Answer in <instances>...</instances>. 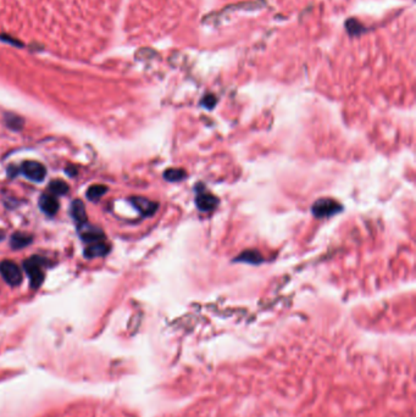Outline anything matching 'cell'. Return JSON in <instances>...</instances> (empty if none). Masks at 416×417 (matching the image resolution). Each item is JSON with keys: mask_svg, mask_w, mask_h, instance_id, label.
Wrapping results in <instances>:
<instances>
[{"mask_svg": "<svg viewBox=\"0 0 416 417\" xmlns=\"http://www.w3.org/2000/svg\"><path fill=\"white\" fill-rule=\"evenodd\" d=\"M44 260L39 256H32L23 262L24 271L29 277V286L32 289H37L42 286L44 281L43 271Z\"/></svg>", "mask_w": 416, "mask_h": 417, "instance_id": "cell-1", "label": "cell"}, {"mask_svg": "<svg viewBox=\"0 0 416 417\" xmlns=\"http://www.w3.org/2000/svg\"><path fill=\"white\" fill-rule=\"evenodd\" d=\"M194 189L195 205H197L198 210L203 211V212H210V211L215 210V208L219 207V198L215 197L212 193H210L203 183H198Z\"/></svg>", "mask_w": 416, "mask_h": 417, "instance_id": "cell-2", "label": "cell"}, {"mask_svg": "<svg viewBox=\"0 0 416 417\" xmlns=\"http://www.w3.org/2000/svg\"><path fill=\"white\" fill-rule=\"evenodd\" d=\"M343 210L342 204L331 198H321L312 204V212L316 218L332 217Z\"/></svg>", "mask_w": 416, "mask_h": 417, "instance_id": "cell-3", "label": "cell"}, {"mask_svg": "<svg viewBox=\"0 0 416 417\" xmlns=\"http://www.w3.org/2000/svg\"><path fill=\"white\" fill-rule=\"evenodd\" d=\"M0 274L4 278V281L12 287L19 286L22 282L21 270L15 262L9 261V260H4V261L0 262Z\"/></svg>", "mask_w": 416, "mask_h": 417, "instance_id": "cell-4", "label": "cell"}, {"mask_svg": "<svg viewBox=\"0 0 416 417\" xmlns=\"http://www.w3.org/2000/svg\"><path fill=\"white\" fill-rule=\"evenodd\" d=\"M21 172L33 182H42L46 176V168L37 161H24L21 165Z\"/></svg>", "mask_w": 416, "mask_h": 417, "instance_id": "cell-5", "label": "cell"}, {"mask_svg": "<svg viewBox=\"0 0 416 417\" xmlns=\"http://www.w3.org/2000/svg\"><path fill=\"white\" fill-rule=\"evenodd\" d=\"M78 234L82 238L84 242H90V243H97L102 242L105 238L104 233L97 226H93L90 223H88V221L85 222L80 223L78 225Z\"/></svg>", "mask_w": 416, "mask_h": 417, "instance_id": "cell-6", "label": "cell"}, {"mask_svg": "<svg viewBox=\"0 0 416 417\" xmlns=\"http://www.w3.org/2000/svg\"><path fill=\"white\" fill-rule=\"evenodd\" d=\"M131 204L133 205L139 212L143 216H151L156 212L158 210L159 204L155 202H151V200L146 199V198L142 197H133L129 199Z\"/></svg>", "mask_w": 416, "mask_h": 417, "instance_id": "cell-7", "label": "cell"}, {"mask_svg": "<svg viewBox=\"0 0 416 417\" xmlns=\"http://www.w3.org/2000/svg\"><path fill=\"white\" fill-rule=\"evenodd\" d=\"M39 208L44 213L49 216H54L59 210V202L55 197L50 194H42L39 198Z\"/></svg>", "mask_w": 416, "mask_h": 417, "instance_id": "cell-8", "label": "cell"}, {"mask_svg": "<svg viewBox=\"0 0 416 417\" xmlns=\"http://www.w3.org/2000/svg\"><path fill=\"white\" fill-rule=\"evenodd\" d=\"M110 251V247L103 242H97L90 244L84 249V256L87 259H95V257H103Z\"/></svg>", "mask_w": 416, "mask_h": 417, "instance_id": "cell-9", "label": "cell"}, {"mask_svg": "<svg viewBox=\"0 0 416 417\" xmlns=\"http://www.w3.org/2000/svg\"><path fill=\"white\" fill-rule=\"evenodd\" d=\"M234 261H241L246 262V264L250 265H259L261 262H264V257L258 250H246L242 254H239L238 256L234 259Z\"/></svg>", "mask_w": 416, "mask_h": 417, "instance_id": "cell-10", "label": "cell"}, {"mask_svg": "<svg viewBox=\"0 0 416 417\" xmlns=\"http://www.w3.org/2000/svg\"><path fill=\"white\" fill-rule=\"evenodd\" d=\"M71 216L78 223H83L87 221V212L82 200H73L71 204Z\"/></svg>", "mask_w": 416, "mask_h": 417, "instance_id": "cell-11", "label": "cell"}, {"mask_svg": "<svg viewBox=\"0 0 416 417\" xmlns=\"http://www.w3.org/2000/svg\"><path fill=\"white\" fill-rule=\"evenodd\" d=\"M32 243V235L26 234V233L22 232H16L11 235V239H10V245H11L12 249H22V248L27 247L28 244Z\"/></svg>", "mask_w": 416, "mask_h": 417, "instance_id": "cell-12", "label": "cell"}, {"mask_svg": "<svg viewBox=\"0 0 416 417\" xmlns=\"http://www.w3.org/2000/svg\"><path fill=\"white\" fill-rule=\"evenodd\" d=\"M187 177V172L182 168H167L164 172V178L167 182H181Z\"/></svg>", "mask_w": 416, "mask_h": 417, "instance_id": "cell-13", "label": "cell"}, {"mask_svg": "<svg viewBox=\"0 0 416 417\" xmlns=\"http://www.w3.org/2000/svg\"><path fill=\"white\" fill-rule=\"evenodd\" d=\"M107 187L106 186H103V185H94V186H90L89 188H88L87 190V198L89 200H92V202H95V200L100 199V198L103 197L104 194H106L107 193Z\"/></svg>", "mask_w": 416, "mask_h": 417, "instance_id": "cell-14", "label": "cell"}, {"mask_svg": "<svg viewBox=\"0 0 416 417\" xmlns=\"http://www.w3.org/2000/svg\"><path fill=\"white\" fill-rule=\"evenodd\" d=\"M49 192L54 195H65L68 192L67 183L60 180H54L49 183Z\"/></svg>", "mask_w": 416, "mask_h": 417, "instance_id": "cell-15", "label": "cell"}, {"mask_svg": "<svg viewBox=\"0 0 416 417\" xmlns=\"http://www.w3.org/2000/svg\"><path fill=\"white\" fill-rule=\"evenodd\" d=\"M5 124L9 128L14 129V131H20L23 126V120L15 114H6L5 115Z\"/></svg>", "mask_w": 416, "mask_h": 417, "instance_id": "cell-16", "label": "cell"}, {"mask_svg": "<svg viewBox=\"0 0 416 417\" xmlns=\"http://www.w3.org/2000/svg\"><path fill=\"white\" fill-rule=\"evenodd\" d=\"M0 239H2V238H1V235H0Z\"/></svg>", "mask_w": 416, "mask_h": 417, "instance_id": "cell-17", "label": "cell"}]
</instances>
